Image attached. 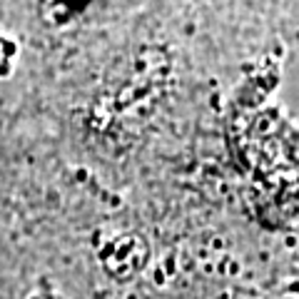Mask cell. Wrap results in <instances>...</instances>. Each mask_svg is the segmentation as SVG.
Listing matches in <instances>:
<instances>
[{"instance_id":"6da1fadb","label":"cell","mask_w":299,"mask_h":299,"mask_svg":"<svg viewBox=\"0 0 299 299\" xmlns=\"http://www.w3.org/2000/svg\"><path fill=\"white\" fill-rule=\"evenodd\" d=\"M150 259V247L140 234H122L117 237L102 254L105 269L117 279H130L142 272Z\"/></svg>"}]
</instances>
